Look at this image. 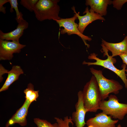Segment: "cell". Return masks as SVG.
I'll list each match as a JSON object with an SVG mask.
<instances>
[{"instance_id":"cell-5","label":"cell","mask_w":127,"mask_h":127,"mask_svg":"<svg viewBox=\"0 0 127 127\" xmlns=\"http://www.w3.org/2000/svg\"><path fill=\"white\" fill-rule=\"evenodd\" d=\"M90 71L96 78L101 93L102 100L108 98L109 95L113 93L118 94L123 88L118 81L113 79H108L104 77L102 71L93 67L90 68Z\"/></svg>"},{"instance_id":"cell-17","label":"cell","mask_w":127,"mask_h":127,"mask_svg":"<svg viewBox=\"0 0 127 127\" xmlns=\"http://www.w3.org/2000/svg\"><path fill=\"white\" fill-rule=\"evenodd\" d=\"M9 2L11 5L10 9V12H13L14 9L16 13V20L18 23L22 20H24L23 17V14L21 12L19 11L18 8V3L17 0H9Z\"/></svg>"},{"instance_id":"cell-6","label":"cell","mask_w":127,"mask_h":127,"mask_svg":"<svg viewBox=\"0 0 127 127\" xmlns=\"http://www.w3.org/2000/svg\"><path fill=\"white\" fill-rule=\"evenodd\" d=\"M77 17L74 14V16L71 18H60V20L54 19L58 24L59 27H63L64 28L61 29L60 33L63 34L67 33L68 35L75 34L80 37L82 39L84 44L88 48L90 45L87 43L86 41H91V38L82 33L78 29V25L75 23V20Z\"/></svg>"},{"instance_id":"cell-19","label":"cell","mask_w":127,"mask_h":127,"mask_svg":"<svg viewBox=\"0 0 127 127\" xmlns=\"http://www.w3.org/2000/svg\"><path fill=\"white\" fill-rule=\"evenodd\" d=\"M34 121L37 127H59L56 122L52 124L46 120L39 118H34Z\"/></svg>"},{"instance_id":"cell-3","label":"cell","mask_w":127,"mask_h":127,"mask_svg":"<svg viewBox=\"0 0 127 127\" xmlns=\"http://www.w3.org/2000/svg\"><path fill=\"white\" fill-rule=\"evenodd\" d=\"M59 0H39L33 12L36 18L42 21L48 20H60V7Z\"/></svg>"},{"instance_id":"cell-21","label":"cell","mask_w":127,"mask_h":127,"mask_svg":"<svg viewBox=\"0 0 127 127\" xmlns=\"http://www.w3.org/2000/svg\"><path fill=\"white\" fill-rule=\"evenodd\" d=\"M127 2V0H115L112 1L113 7L118 10L121 9L123 5Z\"/></svg>"},{"instance_id":"cell-4","label":"cell","mask_w":127,"mask_h":127,"mask_svg":"<svg viewBox=\"0 0 127 127\" xmlns=\"http://www.w3.org/2000/svg\"><path fill=\"white\" fill-rule=\"evenodd\" d=\"M99 109L113 118L122 120L127 114V104L119 103L117 96L111 94L108 100H102Z\"/></svg>"},{"instance_id":"cell-13","label":"cell","mask_w":127,"mask_h":127,"mask_svg":"<svg viewBox=\"0 0 127 127\" xmlns=\"http://www.w3.org/2000/svg\"><path fill=\"white\" fill-rule=\"evenodd\" d=\"M102 42L105 47L111 52L112 57L127 53V36L122 41L116 43L107 42L103 39Z\"/></svg>"},{"instance_id":"cell-8","label":"cell","mask_w":127,"mask_h":127,"mask_svg":"<svg viewBox=\"0 0 127 127\" xmlns=\"http://www.w3.org/2000/svg\"><path fill=\"white\" fill-rule=\"evenodd\" d=\"M71 9L79 20L78 29L82 34L87 26L94 21L98 20L104 21L105 20L103 17L99 14L95 12L90 9L89 10L88 7L86 8L83 13V14L86 13V14L83 16H80L79 12L78 13L76 12L75 7H72Z\"/></svg>"},{"instance_id":"cell-1","label":"cell","mask_w":127,"mask_h":127,"mask_svg":"<svg viewBox=\"0 0 127 127\" xmlns=\"http://www.w3.org/2000/svg\"><path fill=\"white\" fill-rule=\"evenodd\" d=\"M82 91L84 105L87 112H96L99 109L102 99L97 80L93 75L84 86Z\"/></svg>"},{"instance_id":"cell-23","label":"cell","mask_w":127,"mask_h":127,"mask_svg":"<svg viewBox=\"0 0 127 127\" xmlns=\"http://www.w3.org/2000/svg\"><path fill=\"white\" fill-rule=\"evenodd\" d=\"M0 82H1L3 79L2 75L5 73H7L8 70L5 69L1 64L0 65Z\"/></svg>"},{"instance_id":"cell-26","label":"cell","mask_w":127,"mask_h":127,"mask_svg":"<svg viewBox=\"0 0 127 127\" xmlns=\"http://www.w3.org/2000/svg\"><path fill=\"white\" fill-rule=\"evenodd\" d=\"M126 71L127 73V74H126V76H127V69H126Z\"/></svg>"},{"instance_id":"cell-12","label":"cell","mask_w":127,"mask_h":127,"mask_svg":"<svg viewBox=\"0 0 127 127\" xmlns=\"http://www.w3.org/2000/svg\"><path fill=\"white\" fill-rule=\"evenodd\" d=\"M28 23L23 20L18 23L16 28L12 31L5 33L0 30V39L19 42V39L23 35L24 30L28 28Z\"/></svg>"},{"instance_id":"cell-22","label":"cell","mask_w":127,"mask_h":127,"mask_svg":"<svg viewBox=\"0 0 127 127\" xmlns=\"http://www.w3.org/2000/svg\"><path fill=\"white\" fill-rule=\"evenodd\" d=\"M8 2H9V0H0V12L4 14L6 13V7H4L3 5Z\"/></svg>"},{"instance_id":"cell-16","label":"cell","mask_w":127,"mask_h":127,"mask_svg":"<svg viewBox=\"0 0 127 127\" xmlns=\"http://www.w3.org/2000/svg\"><path fill=\"white\" fill-rule=\"evenodd\" d=\"M39 92L38 90H34L33 85L30 83L28 84L27 88L24 91L25 99L28 100L31 103L36 101L39 96Z\"/></svg>"},{"instance_id":"cell-15","label":"cell","mask_w":127,"mask_h":127,"mask_svg":"<svg viewBox=\"0 0 127 127\" xmlns=\"http://www.w3.org/2000/svg\"><path fill=\"white\" fill-rule=\"evenodd\" d=\"M7 78L3 85L0 89V92L7 90L10 86L17 80L19 76L24 73L20 66L18 65L13 66L12 69L8 71Z\"/></svg>"},{"instance_id":"cell-14","label":"cell","mask_w":127,"mask_h":127,"mask_svg":"<svg viewBox=\"0 0 127 127\" xmlns=\"http://www.w3.org/2000/svg\"><path fill=\"white\" fill-rule=\"evenodd\" d=\"M112 2L110 0H87L85 4L90 6V9L102 16L107 14L108 5L111 4Z\"/></svg>"},{"instance_id":"cell-20","label":"cell","mask_w":127,"mask_h":127,"mask_svg":"<svg viewBox=\"0 0 127 127\" xmlns=\"http://www.w3.org/2000/svg\"><path fill=\"white\" fill-rule=\"evenodd\" d=\"M38 0H21L20 4L31 12L33 11Z\"/></svg>"},{"instance_id":"cell-11","label":"cell","mask_w":127,"mask_h":127,"mask_svg":"<svg viewBox=\"0 0 127 127\" xmlns=\"http://www.w3.org/2000/svg\"><path fill=\"white\" fill-rule=\"evenodd\" d=\"M31 103L28 100L25 99L22 106L8 120L5 127H8L16 123L18 124L21 126H26L27 124L26 117L28 109Z\"/></svg>"},{"instance_id":"cell-7","label":"cell","mask_w":127,"mask_h":127,"mask_svg":"<svg viewBox=\"0 0 127 127\" xmlns=\"http://www.w3.org/2000/svg\"><path fill=\"white\" fill-rule=\"evenodd\" d=\"M19 42L10 41L0 39V60H10L14 53H19L21 50L26 46Z\"/></svg>"},{"instance_id":"cell-18","label":"cell","mask_w":127,"mask_h":127,"mask_svg":"<svg viewBox=\"0 0 127 127\" xmlns=\"http://www.w3.org/2000/svg\"><path fill=\"white\" fill-rule=\"evenodd\" d=\"M54 119L57 123L59 127H70V125L73 124L71 117L66 116L63 119L56 117Z\"/></svg>"},{"instance_id":"cell-2","label":"cell","mask_w":127,"mask_h":127,"mask_svg":"<svg viewBox=\"0 0 127 127\" xmlns=\"http://www.w3.org/2000/svg\"><path fill=\"white\" fill-rule=\"evenodd\" d=\"M101 45L102 47L103 52H104V56H107V58L104 60L101 59L97 57V54L93 53H91L88 56V58L90 60H95V62H87L84 61L82 63V64H87L88 66L91 65L100 66L110 70L121 79L125 85V88H127V79L125 74L126 65L124 64H123L122 65V69L121 70L117 68L113 65L116 62V59L108 55V50L102 43Z\"/></svg>"},{"instance_id":"cell-25","label":"cell","mask_w":127,"mask_h":127,"mask_svg":"<svg viewBox=\"0 0 127 127\" xmlns=\"http://www.w3.org/2000/svg\"><path fill=\"white\" fill-rule=\"evenodd\" d=\"M116 127H122L121 125L120 124H119Z\"/></svg>"},{"instance_id":"cell-9","label":"cell","mask_w":127,"mask_h":127,"mask_svg":"<svg viewBox=\"0 0 127 127\" xmlns=\"http://www.w3.org/2000/svg\"><path fill=\"white\" fill-rule=\"evenodd\" d=\"M78 100L75 105V111L72 114V120L76 127H84L86 125L85 117L87 112L84 106L82 91H79L78 93Z\"/></svg>"},{"instance_id":"cell-10","label":"cell","mask_w":127,"mask_h":127,"mask_svg":"<svg viewBox=\"0 0 127 127\" xmlns=\"http://www.w3.org/2000/svg\"><path fill=\"white\" fill-rule=\"evenodd\" d=\"M110 116L102 112L90 118L86 122L87 127H116L119 120H113Z\"/></svg>"},{"instance_id":"cell-24","label":"cell","mask_w":127,"mask_h":127,"mask_svg":"<svg viewBox=\"0 0 127 127\" xmlns=\"http://www.w3.org/2000/svg\"><path fill=\"white\" fill-rule=\"evenodd\" d=\"M119 56L122 59L123 63L127 65V53L121 54Z\"/></svg>"}]
</instances>
